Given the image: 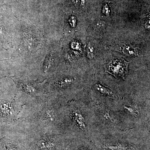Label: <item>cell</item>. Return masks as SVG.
<instances>
[{
	"mask_svg": "<svg viewBox=\"0 0 150 150\" xmlns=\"http://www.w3.org/2000/svg\"><path fill=\"white\" fill-rule=\"evenodd\" d=\"M129 62L122 58H114L106 65L105 71L115 76L125 79L128 75Z\"/></svg>",
	"mask_w": 150,
	"mask_h": 150,
	"instance_id": "cell-1",
	"label": "cell"
},
{
	"mask_svg": "<svg viewBox=\"0 0 150 150\" xmlns=\"http://www.w3.org/2000/svg\"><path fill=\"white\" fill-rule=\"evenodd\" d=\"M8 35L5 28L3 24L2 20L0 18V44L4 47L7 46Z\"/></svg>",
	"mask_w": 150,
	"mask_h": 150,
	"instance_id": "cell-2",
	"label": "cell"
},
{
	"mask_svg": "<svg viewBox=\"0 0 150 150\" xmlns=\"http://www.w3.org/2000/svg\"><path fill=\"white\" fill-rule=\"evenodd\" d=\"M73 114L75 121L79 127L82 130L84 131L86 130V126L84 118L80 111L78 110H73Z\"/></svg>",
	"mask_w": 150,
	"mask_h": 150,
	"instance_id": "cell-3",
	"label": "cell"
},
{
	"mask_svg": "<svg viewBox=\"0 0 150 150\" xmlns=\"http://www.w3.org/2000/svg\"><path fill=\"white\" fill-rule=\"evenodd\" d=\"M94 87L98 91H99L101 93L105 95L112 97H116L115 93L112 91L110 89L108 88L107 87L105 86L102 85L100 84H96L95 85Z\"/></svg>",
	"mask_w": 150,
	"mask_h": 150,
	"instance_id": "cell-4",
	"label": "cell"
},
{
	"mask_svg": "<svg viewBox=\"0 0 150 150\" xmlns=\"http://www.w3.org/2000/svg\"><path fill=\"white\" fill-rule=\"evenodd\" d=\"M123 54L129 56H137L139 55L138 49L132 46H126L123 48Z\"/></svg>",
	"mask_w": 150,
	"mask_h": 150,
	"instance_id": "cell-5",
	"label": "cell"
},
{
	"mask_svg": "<svg viewBox=\"0 0 150 150\" xmlns=\"http://www.w3.org/2000/svg\"><path fill=\"white\" fill-rule=\"evenodd\" d=\"M106 148L111 150H132V149L130 147L123 144L107 146H106Z\"/></svg>",
	"mask_w": 150,
	"mask_h": 150,
	"instance_id": "cell-6",
	"label": "cell"
},
{
	"mask_svg": "<svg viewBox=\"0 0 150 150\" xmlns=\"http://www.w3.org/2000/svg\"><path fill=\"white\" fill-rule=\"evenodd\" d=\"M52 62H53V59H52V56L50 54H48L45 59L44 65H43V70L44 71L46 72L50 68Z\"/></svg>",
	"mask_w": 150,
	"mask_h": 150,
	"instance_id": "cell-7",
	"label": "cell"
},
{
	"mask_svg": "<svg viewBox=\"0 0 150 150\" xmlns=\"http://www.w3.org/2000/svg\"><path fill=\"white\" fill-rule=\"evenodd\" d=\"M87 56L90 59H93L94 58L95 49L93 44L91 43H89L88 45Z\"/></svg>",
	"mask_w": 150,
	"mask_h": 150,
	"instance_id": "cell-8",
	"label": "cell"
},
{
	"mask_svg": "<svg viewBox=\"0 0 150 150\" xmlns=\"http://www.w3.org/2000/svg\"><path fill=\"white\" fill-rule=\"evenodd\" d=\"M73 79L69 78L63 79L58 82V85L61 87L66 86L69 85L73 82Z\"/></svg>",
	"mask_w": 150,
	"mask_h": 150,
	"instance_id": "cell-9",
	"label": "cell"
},
{
	"mask_svg": "<svg viewBox=\"0 0 150 150\" xmlns=\"http://www.w3.org/2000/svg\"><path fill=\"white\" fill-rule=\"evenodd\" d=\"M124 108L129 112L130 114L133 116H138L139 115V111L137 110L135 108L131 106H124Z\"/></svg>",
	"mask_w": 150,
	"mask_h": 150,
	"instance_id": "cell-10",
	"label": "cell"
},
{
	"mask_svg": "<svg viewBox=\"0 0 150 150\" xmlns=\"http://www.w3.org/2000/svg\"><path fill=\"white\" fill-rule=\"evenodd\" d=\"M38 145L41 148H45L50 147L51 146V144L49 143L48 142H46L45 141H40L38 143Z\"/></svg>",
	"mask_w": 150,
	"mask_h": 150,
	"instance_id": "cell-11",
	"label": "cell"
},
{
	"mask_svg": "<svg viewBox=\"0 0 150 150\" xmlns=\"http://www.w3.org/2000/svg\"><path fill=\"white\" fill-rule=\"evenodd\" d=\"M76 19L74 17H71L70 18L69 22L72 27H75L76 26Z\"/></svg>",
	"mask_w": 150,
	"mask_h": 150,
	"instance_id": "cell-12",
	"label": "cell"
},
{
	"mask_svg": "<svg viewBox=\"0 0 150 150\" xmlns=\"http://www.w3.org/2000/svg\"><path fill=\"white\" fill-rule=\"evenodd\" d=\"M103 12L106 15H109V10H108V6L106 4L104 6V8H103Z\"/></svg>",
	"mask_w": 150,
	"mask_h": 150,
	"instance_id": "cell-13",
	"label": "cell"
},
{
	"mask_svg": "<svg viewBox=\"0 0 150 150\" xmlns=\"http://www.w3.org/2000/svg\"><path fill=\"white\" fill-rule=\"evenodd\" d=\"M104 116L105 118H106L107 120H109L110 121H112V119L111 116L109 114L108 112H105L104 114Z\"/></svg>",
	"mask_w": 150,
	"mask_h": 150,
	"instance_id": "cell-14",
	"label": "cell"
},
{
	"mask_svg": "<svg viewBox=\"0 0 150 150\" xmlns=\"http://www.w3.org/2000/svg\"><path fill=\"white\" fill-rule=\"evenodd\" d=\"M145 27L148 29H150V21H148L145 24Z\"/></svg>",
	"mask_w": 150,
	"mask_h": 150,
	"instance_id": "cell-15",
	"label": "cell"
},
{
	"mask_svg": "<svg viewBox=\"0 0 150 150\" xmlns=\"http://www.w3.org/2000/svg\"><path fill=\"white\" fill-rule=\"evenodd\" d=\"M85 4V0H82L81 4L84 5Z\"/></svg>",
	"mask_w": 150,
	"mask_h": 150,
	"instance_id": "cell-16",
	"label": "cell"
},
{
	"mask_svg": "<svg viewBox=\"0 0 150 150\" xmlns=\"http://www.w3.org/2000/svg\"><path fill=\"white\" fill-rule=\"evenodd\" d=\"M7 150H15V149H11V148H9V149H8Z\"/></svg>",
	"mask_w": 150,
	"mask_h": 150,
	"instance_id": "cell-17",
	"label": "cell"
}]
</instances>
